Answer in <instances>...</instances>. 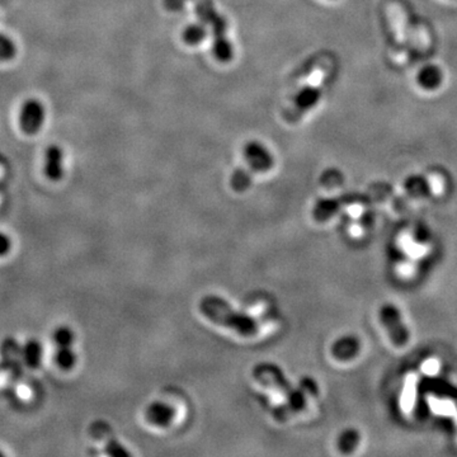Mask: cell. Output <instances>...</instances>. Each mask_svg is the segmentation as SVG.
Returning a JSON list of instances; mask_svg holds the SVG:
<instances>
[{
	"label": "cell",
	"mask_w": 457,
	"mask_h": 457,
	"mask_svg": "<svg viewBox=\"0 0 457 457\" xmlns=\"http://www.w3.org/2000/svg\"><path fill=\"white\" fill-rule=\"evenodd\" d=\"M199 309L210 322L230 329L241 337H253L259 332V322L256 317L235 309L217 295L204 296L199 300Z\"/></svg>",
	"instance_id": "obj_1"
},
{
	"label": "cell",
	"mask_w": 457,
	"mask_h": 457,
	"mask_svg": "<svg viewBox=\"0 0 457 457\" xmlns=\"http://www.w3.org/2000/svg\"><path fill=\"white\" fill-rule=\"evenodd\" d=\"M46 118V110L41 100L30 98L26 100L19 111V127L26 135L38 134Z\"/></svg>",
	"instance_id": "obj_2"
},
{
	"label": "cell",
	"mask_w": 457,
	"mask_h": 457,
	"mask_svg": "<svg viewBox=\"0 0 457 457\" xmlns=\"http://www.w3.org/2000/svg\"><path fill=\"white\" fill-rule=\"evenodd\" d=\"M253 377L264 387H272L283 394H288L293 387L278 364L261 362L253 369Z\"/></svg>",
	"instance_id": "obj_3"
},
{
	"label": "cell",
	"mask_w": 457,
	"mask_h": 457,
	"mask_svg": "<svg viewBox=\"0 0 457 457\" xmlns=\"http://www.w3.org/2000/svg\"><path fill=\"white\" fill-rule=\"evenodd\" d=\"M0 366L1 369L9 372L13 379H18L23 372L22 345L13 337H8L0 345Z\"/></svg>",
	"instance_id": "obj_4"
},
{
	"label": "cell",
	"mask_w": 457,
	"mask_h": 457,
	"mask_svg": "<svg viewBox=\"0 0 457 457\" xmlns=\"http://www.w3.org/2000/svg\"><path fill=\"white\" fill-rule=\"evenodd\" d=\"M381 322L393 340L394 345L403 347L409 340V330L400 317V311L392 304L385 305L380 311Z\"/></svg>",
	"instance_id": "obj_5"
},
{
	"label": "cell",
	"mask_w": 457,
	"mask_h": 457,
	"mask_svg": "<svg viewBox=\"0 0 457 457\" xmlns=\"http://www.w3.org/2000/svg\"><path fill=\"white\" fill-rule=\"evenodd\" d=\"M243 155L251 169L258 173L270 170L275 164L268 147L259 141H249L243 149Z\"/></svg>",
	"instance_id": "obj_6"
},
{
	"label": "cell",
	"mask_w": 457,
	"mask_h": 457,
	"mask_svg": "<svg viewBox=\"0 0 457 457\" xmlns=\"http://www.w3.org/2000/svg\"><path fill=\"white\" fill-rule=\"evenodd\" d=\"M145 418L147 422L155 427H169L176 418V409L173 405L167 401L155 400L147 405L145 409Z\"/></svg>",
	"instance_id": "obj_7"
},
{
	"label": "cell",
	"mask_w": 457,
	"mask_h": 457,
	"mask_svg": "<svg viewBox=\"0 0 457 457\" xmlns=\"http://www.w3.org/2000/svg\"><path fill=\"white\" fill-rule=\"evenodd\" d=\"M43 173L47 179L59 182L64 177V152L58 145H50L45 152Z\"/></svg>",
	"instance_id": "obj_8"
},
{
	"label": "cell",
	"mask_w": 457,
	"mask_h": 457,
	"mask_svg": "<svg viewBox=\"0 0 457 457\" xmlns=\"http://www.w3.org/2000/svg\"><path fill=\"white\" fill-rule=\"evenodd\" d=\"M416 82L419 88L427 92L438 90L445 82V73L440 65L427 64L416 73Z\"/></svg>",
	"instance_id": "obj_9"
},
{
	"label": "cell",
	"mask_w": 457,
	"mask_h": 457,
	"mask_svg": "<svg viewBox=\"0 0 457 457\" xmlns=\"http://www.w3.org/2000/svg\"><path fill=\"white\" fill-rule=\"evenodd\" d=\"M22 359L24 367L37 369L41 367L43 361V346L37 338H30L22 345Z\"/></svg>",
	"instance_id": "obj_10"
},
{
	"label": "cell",
	"mask_w": 457,
	"mask_h": 457,
	"mask_svg": "<svg viewBox=\"0 0 457 457\" xmlns=\"http://www.w3.org/2000/svg\"><path fill=\"white\" fill-rule=\"evenodd\" d=\"M320 98H322L320 89L317 88V87L306 85L304 88L300 89L299 92L296 93L295 98H293V103H295V106L298 110L306 112L317 106Z\"/></svg>",
	"instance_id": "obj_11"
},
{
	"label": "cell",
	"mask_w": 457,
	"mask_h": 457,
	"mask_svg": "<svg viewBox=\"0 0 457 457\" xmlns=\"http://www.w3.org/2000/svg\"><path fill=\"white\" fill-rule=\"evenodd\" d=\"M342 201L335 199H322L317 201L312 209V216L317 221H327L340 210Z\"/></svg>",
	"instance_id": "obj_12"
},
{
	"label": "cell",
	"mask_w": 457,
	"mask_h": 457,
	"mask_svg": "<svg viewBox=\"0 0 457 457\" xmlns=\"http://www.w3.org/2000/svg\"><path fill=\"white\" fill-rule=\"evenodd\" d=\"M212 53L219 61L228 63L234 56V48L226 35L214 36Z\"/></svg>",
	"instance_id": "obj_13"
},
{
	"label": "cell",
	"mask_w": 457,
	"mask_h": 457,
	"mask_svg": "<svg viewBox=\"0 0 457 457\" xmlns=\"http://www.w3.org/2000/svg\"><path fill=\"white\" fill-rule=\"evenodd\" d=\"M53 362L61 371H70L75 367L78 356L73 347H56Z\"/></svg>",
	"instance_id": "obj_14"
},
{
	"label": "cell",
	"mask_w": 457,
	"mask_h": 457,
	"mask_svg": "<svg viewBox=\"0 0 457 457\" xmlns=\"http://www.w3.org/2000/svg\"><path fill=\"white\" fill-rule=\"evenodd\" d=\"M206 37H207V27L202 22L188 24L182 32L183 41L191 46L199 45L205 40Z\"/></svg>",
	"instance_id": "obj_15"
},
{
	"label": "cell",
	"mask_w": 457,
	"mask_h": 457,
	"mask_svg": "<svg viewBox=\"0 0 457 457\" xmlns=\"http://www.w3.org/2000/svg\"><path fill=\"white\" fill-rule=\"evenodd\" d=\"M405 189L413 197H427L431 188L428 181L422 176H411L405 181Z\"/></svg>",
	"instance_id": "obj_16"
},
{
	"label": "cell",
	"mask_w": 457,
	"mask_h": 457,
	"mask_svg": "<svg viewBox=\"0 0 457 457\" xmlns=\"http://www.w3.org/2000/svg\"><path fill=\"white\" fill-rule=\"evenodd\" d=\"M196 14L199 17V22H202L206 26H210L219 16L214 0H197Z\"/></svg>",
	"instance_id": "obj_17"
},
{
	"label": "cell",
	"mask_w": 457,
	"mask_h": 457,
	"mask_svg": "<svg viewBox=\"0 0 457 457\" xmlns=\"http://www.w3.org/2000/svg\"><path fill=\"white\" fill-rule=\"evenodd\" d=\"M252 174L244 168L235 169L231 177H230V186L236 192H244L252 186Z\"/></svg>",
	"instance_id": "obj_18"
},
{
	"label": "cell",
	"mask_w": 457,
	"mask_h": 457,
	"mask_svg": "<svg viewBox=\"0 0 457 457\" xmlns=\"http://www.w3.org/2000/svg\"><path fill=\"white\" fill-rule=\"evenodd\" d=\"M53 340L56 347H73L75 343V332L68 325H60L53 330Z\"/></svg>",
	"instance_id": "obj_19"
},
{
	"label": "cell",
	"mask_w": 457,
	"mask_h": 457,
	"mask_svg": "<svg viewBox=\"0 0 457 457\" xmlns=\"http://www.w3.org/2000/svg\"><path fill=\"white\" fill-rule=\"evenodd\" d=\"M357 342L351 338H345L340 340L335 343L333 347V354L335 357L340 358V359H346V358L352 357V354H354V352H357Z\"/></svg>",
	"instance_id": "obj_20"
},
{
	"label": "cell",
	"mask_w": 457,
	"mask_h": 457,
	"mask_svg": "<svg viewBox=\"0 0 457 457\" xmlns=\"http://www.w3.org/2000/svg\"><path fill=\"white\" fill-rule=\"evenodd\" d=\"M17 45L11 37L0 32V61L6 63L17 56Z\"/></svg>",
	"instance_id": "obj_21"
},
{
	"label": "cell",
	"mask_w": 457,
	"mask_h": 457,
	"mask_svg": "<svg viewBox=\"0 0 457 457\" xmlns=\"http://www.w3.org/2000/svg\"><path fill=\"white\" fill-rule=\"evenodd\" d=\"M105 451H106L108 456L113 457H126L131 455V453L125 448V446L121 445L117 440H115V438H112V437L110 440L107 441L106 445H105Z\"/></svg>",
	"instance_id": "obj_22"
},
{
	"label": "cell",
	"mask_w": 457,
	"mask_h": 457,
	"mask_svg": "<svg viewBox=\"0 0 457 457\" xmlns=\"http://www.w3.org/2000/svg\"><path fill=\"white\" fill-rule=\"evenodd\" d=\"M358 442V434L354 431H348L342 434L340 440V448L342 452H351Z\"/></svg>",
	"instance_id": "obj_23"
},
{
	"label": "cell",
	"mask_w": 457,
	"mask_h": 457,
	"mask_svg": "<svg viewBox=\"0 0 457 457\" xmlns=\"http://www.w3.org/2000/svg\"><path fill=\"white\" fill-rule=\"evenodd\" d=\"M211 27L212 35L214 36H220V35H226V31H228V19L219 14L216 19L210 24Z\"/></svg>",
	"instance_id": "obj_24"
},
{
	"label": "cell",
	"mask_w": 457,
	"mask_h": 457,
	"mask_svg": "<svg viewBox=\"0 0 457 457\" xmlns=\"http://www.w3.org/2000/svg\"><path fill=\"white\" fill-rule=\"evenodd\" d=\"M12 251V239L3 231H0V258L8 256Z\"/></svg>",
	"instance_id": "obj_25"
},
{
	"label": "cell",
	"mask_w": 457,
	"mask_h": 457,
	"mask_svg": "<svg viewBox=\"0 0 457 457\" xmlns=\"http://www.w3.org/2000/svg\"><path fill=\"white\" fill-rule=\"evenodd\" d=\"M187 0H164V6L169 12H182Z\"/></svg>",
	"instance_id": "obj_26"
},
{
	"label": "cell",
	"mask_w": 457,
	"mask_h": 457,
	"mask_svg": "<svg viewBox=\"0 0 457 457\" xmlns=\"http://www.w3.org/2000/svg\"><path fill=\"white\" fill-rule=\"evenodd\" d=\"M3 455H4V453H3V452L0 451V456H3Z\"/></svg>",
	"instance_id": "obj_27"
},
{
	"label": "cell",
	"mask_w": 457,
	"mask_h": 457,
	"mask_svg": "<svg viewBox=\"0 0 457 457\" xmlns=\"http://www.w3.org/2000/svg\"><path fill=\"white\" fill-rule=\"evenodd\" d=\"M0 369H1V366H0Z\"/></svg>",
	"instance_id": "obj_28"
}]
</instances>
